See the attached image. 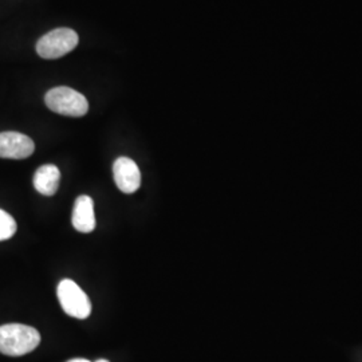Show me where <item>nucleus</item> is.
Returning <instances> with one entry per match:
<instances>
[{
	"mask_svg": "<svg viewBox=\"0 0 362 362\" xmlns=\"http://www.w3.org/2000/svg\"><path fill=\"white\" fill-rule=\"evenodd\" d=\"M40 344L38 330L22 324L0 326V353L10 357H21L37 349Z\"/></svg>",
	"mask_w": 362,
	"mask_h": 362,
	"instance_id": "obj_1",
	"label": "nucleus"
},
{
	"mask_svg": "<svg viewBox=\"0 0 362 362\" xmlns=\"http://www.w3.org/2000/svg\"><path fill=\"white\" fill-rule=\"evenodd\" d=\"M45 101L50 110L62 116L83 117L89 110V103L85 95L66 86L47 91Z\"/></svg>",
	"mask_w": 362,
	"mask_h": 362,
	"instance_id": "obj_2",
	"label": "nucleus"
},
{
	"mask_svg": "<svg viewBox=\"0 0 362 362\" xmlns=\"http://www.w3.org/2000/svg\"><path fill=\"white\" fill-rule=\"evenodd\" d=\"M78 34L70 28H57L39 39L37 52L45 59H57L77 47Z\"/></svg>",
	"mask_w": 362,
	"mask_h": 362,
	"instance_id": "obj_3",
	"label": "nucleus"
},
{
	"mask_svg": "<svg viewBox=\"0 0 362 362\" xmlns=\"http://www.w3.org/2000/svg\"><path fill=\"white\" fill-rule=\"evenodd\" d=\"M57 296L67 315L77 320H86L90 315V299L74 281L64 279L58 285Z\"/></svg>",
	"mask_w": 362,
	"mask_h": 362,
	"instance_id": "obj_4",
	"label": "nucleus"
},
{
	"mask_svg": "<svg viewBox=\"0 0 362 362\" xmlns=\"http://www.w3.org/2000/svg\"><path fill=\"white\" fill-rule=\"evenodd\" d=\"M35 144L22 133L18 132H3L0 133V157L22 160L34 153Z\"/></svg>",
	"mask_w": 362,
	"mask_h": 362,
	"instance_id": "obj_5",
	"label": "nucleus"
},
{
	"mask_svg": "<svg viewBox=\"0 0 362 362\" xmlns=\"http://www.w3.org/2000/svg\"><path fill=\"white\" fill-rule=\"evenodd\" d=\"M113 175L118 189L124 194H134L141 185V172L137 164L128 157L117 158Z\"/></svg>",
	"mask_w": 362,
	"mask_h": 362,
	"instance_id": "obj_6",
	"label": "nucleus"
},
{
	"mask_svg": "<svg viewBox=\"0 0 362 362\" xmlns=\"http://www.w3.org/2000/svg\"><path fill=\"white\" fill-rule=\"evenodd\" d=\"M73 226L82 233H89L95 228V216H94V202L90 196L81 194L74 203L73 209Z\"/></svg>",
	"mask_w": 362,
	"mask_h": 362,
	"instance_id": "obj_7",
	"label": "nucleus"
},
{
	"mask_svg": "<svg viewBox=\"0 0 362 362\" xmlns=\"http://www.w3.org/2000/svg\"><path fill=\"white\" fill-rule=\"evenodd\" d=\"M61 181V172L58 167L47 164L43 165L34 175V187L39 194L52 196L57 194Z\"/></svg>",
	"mask_w": 362,
	"mask_h": 362,
	"instance_id": "obj_8",
	"label": "nucleus"
},
{
	"mask_svg": "<svg viewBox=\"0 0 362 362\" xmlns=\"http://www.w3.org/2000/svg\"><path fill=\"white\" fill-rule=\"evenodd\" d=\"M16 221L10 214L0 209V242L13 238L16 233Z\"/></svg>",
	"mask_w": 362,
	"mask_h": 362,
	"instance_id": "obj_9",
	"label": "nucleus"
},
{
	"mask_svg": "<svg viewBox=\"0 0 362 362\" xmlns=\"http://www.w3.org/2000/svg\"><path fill=\"white\" fill-rule=\"evenodd\" d=\"M69 362H90L89 360H83V358H76V360H71Z\"/></svg>",
	"mask_w": 362,
	"mask_h": 362,
	"instance_id": "obj_10",
	"label": "nucleus"
},
{
	"mask_svg": "<svg viewBox=\"0 0 362 362\" xmlns=\"http://www.w3.org/2000/svg\"><path fill=\"white\" fill-rule=\"evenodd\" d=\"M97 362H109V361H106V360H98V361Z\"/></svg>",
	"mask_w": 362,
	"mask_h": 362,
	"instance_id": "obj_11",
	"label": "nucleus"
}]
</instances>
